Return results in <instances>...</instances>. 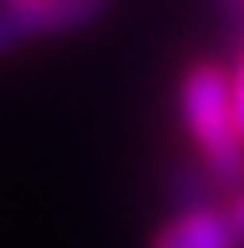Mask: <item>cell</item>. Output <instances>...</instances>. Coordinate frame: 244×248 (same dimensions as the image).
<instances>
[{"label":"cell","instance_id":"cell-1","mask_svg":"<svg viewBox=\"0 0 244 248\" xmlns=\"http://www.w3.org/2000/svg\"><path fill=\"white\" fill-rule=\"evenodd\" d=\"M178 115L195 146V160L222 186V195H235L244 186V129L235 115L231 67L195 58L178 80Z\"/></svg>","mask_w":244,"mask_h":248},{"label":"cell","instance_id":"cell-2","mask_svg":"<svg viewBox=\"0 0 244 248\" xmlns=\"http://www.w3.org/2000/svg\"><path fill=\"white\" fill-rule=\"evenodd\" d=\"M151 248H240L227 204H187L151 235Z\"/></svg>","mask_w":244,"mask_h":248},{"label":"cell","instance_id":"cell-3","mask_svg":"<svg viewBox=\"0 0 244 248\" xmlns=\"http://www.w3.org/2000/svg\"><path fill=\"white\" fill-rule=\"evenodd\" d=\"M231 93H235V115H240V129H244V40H240V53L231 62Z\"/></svg>","mask_w":244,"mask_h":248},{"label":"cell","instance_id":"cell-4","mask_svg":"<svg viewBox=\"0 0 244 248\" xmlns=\"http://www.w3.org/2000/svg\"><path fill=\"white\" fill-rule=\"evenodd\" d=\"M227 213H231V226L240 235V248H244V186H240L235 195H227Z\"/></svg>","mask_w":244,"mask_h":248}]
</instances>
